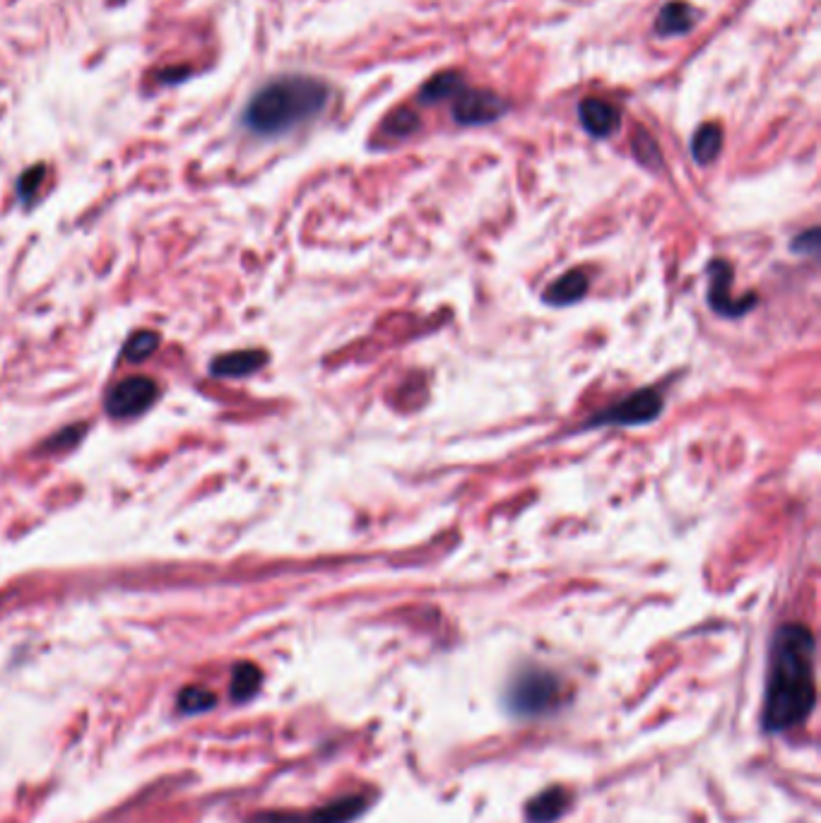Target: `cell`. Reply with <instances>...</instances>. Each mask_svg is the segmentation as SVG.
<instances>
[{"instance_id":"23","label":"cell","mask_w":821,"mask_h":823,"mask_svg":"<svg viewBox=\"0 0 821 823\" xmlns=\"http://www.w3.org/2000/svg\"><path fill=\"white\" fill-rule=\"evenodd\" d=\"M44 174H46L44 167H34V169H29L25 176H22V179H20V195H22V198L29 200L34 193L39 191Z\"/></svg>"},{"instance_id":"22","label":"cell","mask_w":821,"mask_h":823,"mask_svg":"<svg viewBox=\"0 0 821 823\" xmlns=\"http://www.w3.org/2000/svg\"><path fill=\"white\" fill-rule=\"evenodd\" d=\"M793 251L802 253V256H817L819 253V229H809V232L795 236Z\"/></svg>"},{"instance_id":"1","label":"cell","mask_w":821,"mask_h":823,"mask_svg":"<svg viewBox=\"0 0 821 823\" xmlns=\"http://www.w3.org/2000/svg\"><path fill=\"white\" fill-rule=\"evenodd\" d=\"M817 641L805 624H785L771 643L761 725L781 734L802 725L817 706Z\"/></svg>"},{"instance_id":"20","label":"cell","mask_w":821,"mask_h":823,"mask_svg":"<svg viewBox=\"0 0 821 823\" xmlns=\"http://www.w3.org/2000/svg\"><path fill=\"white\" fill-rule=\"evenodd\" d=\"M634 152L636 157L641 159V164H646V167L660 169V164H663L658 145H655V140L648 133H643V130L634 138Z\"/></svg>"},{"instance_id":"4","label":"cell","mask_w":821,"mask_h":823,"mask_svg":"<svg viewBox=\"0 0 821 823\" xmlns=\"http://www.w3.org/2000/svg\"><path fill=\"white\" fill-rule=\"evenodd\" d=\"M663 395L658 390L643 388L636 390L634 395L624 398L617 405L607 407L600 414H595L593 419H588L586 429H598V426H641V424H651L660 417L663 412Z\"/></svg>"},{"instance_id":"7","label":"cell","mask_w":821,"mask_h":823,"mask_svg":"<svg viewBox=\"0 0 821 823\" xmlns=\"http://www.w3.org/2000/svg\"><path fill=\"white\" fill-rule=\"evenodd\" d=\"M509 111V104L499 94L487 90H463L453 104V118L460 126H484L499 121Z\"/></svg>"},{"instance_id":"18","label":"cell","mask_w":821,"mask_h":823,"mask_svg":"<svg viewBox=\"0 0 821 823\" xmlns=\"http://www.w3.org/2000/svg\"><path fill=\"white\" fill-rule=\"evenodd\" d=\"M419 128V118L410 109H395L383 121V133L393 138H407Z\"/></svg>"},{"instance_id":"6","label":"cell","mask_w":821,"mask_h":823,"mask_svg":"<svg viewBox=\"0 0 821 823\" xmlns=\"http://www.w3.org/2000/svg\"><path fill=\"white\" fill-rule=\"evenodd\" d=\"M157 400V386L155 381L145 376H135L126 378L118 386L111 388V393L106 395V412L111 417H138L140 412H145L152 402Z\"/></svg>"},{"instance_id":"21","label":"cell","mask_w":821,"mask_h":823,"mask_svg":"<svg viewBox=\"0 0 821 823\" xmlns=\"http://www.w3.org/2000/svg\"><path fill=\"white\" fill-rule=\"evenodd\" d=\"M246 823H306V814H299V811H261V814H253Z\"/></svg>"},{"instance_id":"5","label":"cell","mask_w":821,"mask_h":823,"mask_svg":"<svg viewBox=\"0 0 821 823\" xmlns=\"http://www.w3.org/2000/svg\"><path fill=\"white\" fill-rule=\"evenodd\" d=\"M732 287V268L725 260H713L708 265V304L711 309L725 318H737L749 313L756 306V296L749 294L747 299H735L730 294Z\"/></svg>"},{"instance_id":"8","label":"cell","mask_w":821,"mask_h":823,"mask_svg":"<svg viewBox=\"0 0 821 823\" xmlns=\"http://www.w3.org/2000/svg\"><path fill=\"white\" fill-rule=\"evenodd\" d=\"M578 121H581L583 130L593 138H610L622 126V116H619L617 106L600 97H588L578 104Z\"/></svg>"},{"instance_id":"13","label":"cell","mask_w":821,"mask_h":823,"mask_svg":"<svg viewBox=\"0 0 821 823\" xmlns=\"http://www.w3.org/2000/svg\"><path fill=\"white\" fill-rule=\"evenodd\" d=\"M588 292V277L583 270H571L561 275L545 292V301L552 306H571Z\"/></svg>"},{"instance_id":"12","label":"cell","mask_w":821,"mask_h":823,"mask_svg":"<svg viewBox=\"0 0 821 823\" xmlns=\"http://www.w3.org/2000/svg\"><path fill=\"white\" fill-rule=\"evenodd\" d=\"M696 22H699V13L689 3L670 0V3H665L660 8L658 17H655V34H660V37H679V34L691 32Z\"/></svg>"},{"instance_id":"11","label":"cell","mask_w":821,"mask_h":823,"mask_svg":"<svg viewBox=\"0 0 821 823\" xmlns=\"http://www.w3.org/2000/svg\"><path fill=\"white\" fill-rule=\"evenodd\" d=\"M369 807L364 795H345L306 814V823H352Z\"/></svg>"},{"instance_id":"16","label":"cell","mask_w":821,"mask_h":823,"mask_svg":"<svg viewBox=\"0 0 821 823\" xmlns=\"http://www.w3.org/2000/svg\"><path fill=\"white\" fill-rule=\"evenodd\" d=\"M720 147H723V130L718 123H704L696 128L694 138H691V155L696 162L711 164L720 155Z\"/></svg>"},{"instance_id":"10","label":"cell","mask_w":821,"mask_h":823,"mask_svg":"<svg viewBox=\"0 0 821 823\" xmlns=\"http://www.w3.org/2000/svg\"><path fill=\"white\" fill-rule=\"evenodd\" d=\"M268 364V354L261 352V349H241V352H229L217 357L210 364L212 376L220 378H241V376H251L258 369Z\"/></svg>"},{"instance_id":"19","label":"cell","mask_w":821,"mask_h":823,"mask_svg":"<svg viewBox=\"0 0 821 823\" xmlns=\"http://www.w3.org/2000/svg\"><path fill=\"white\" fill-rule=\"evenodd\" d=\"M159 345V335L150 333V330H143V333H135L126 345V359L128 361H143L155 352Z\"/></svg>"},{"instance_id":"15","label":"cell","mask_w":821,"mask_h":823,"mask_svg":"<svg viewBox=\"0 0 821 823\" xmlns=\"http://www.w3.org/2000/svg\"><path fill=\"white\" fill-rule=\"evenodd\" d=\"M263 672L253 662H239L232 669V684H229V696L234 703H246L261 691Z\"/></svg>"},{"instance_id":"2","label":"cell","mask_w":821,"mask_h":823,"mask_svg":"<svg viewBox=\"0 0 821 823\" xmlns=\"http://www.w3.org/2000/svg\"><path fill=\"white\" fill-rule=\"evenodd\" d=\"M328 99L326 82L309 75H287L253 94L244 111V123L261 138H277L316 118L326 109Z\"/></svg>"},{"instance_id":"9","label":"cell","mask_w":821,"mask_h":823,"mask_svg":"<svg viewBox=\"0 0 821 823\" xmlns=\"http://www.w3.org/2000/svg\"><path fill=\"white\" fill-rule=\"evenodd\" d=\"M571 807V792L561 785L542 790L525 804V821L528 823H554Z\"/></svg>"},{"instance_id":"14","label":"cell","mask_w":821,"mask_h":823,"mask_svg":"<svg viewBox=\"0 0 821 823\" xmlns=\"http://www.w3.org/2000/svg\"><path fill=\"white\" fill-rule=\"evenodd\" d=\"M463 90H465L463 75L453 73V70H444V73L434 75V78L424 82V87L419 90L417 99H419V104H436V102H446V99L458 97Z\"/></svg>"},{"instance_id":"3","label":"cell","mask_w":821,"mask_h":823,"mask_svg":"<svg viewBox=\"0 0 821 823\" xmlns=\"http://www.w3.org/2000/svg\"><path fill=\"white\" fill-rule=\"evenodd\" d=\"M564 701V684L554 672L528 667L511 679L506 689V708L518 718H540L554 713Z\"/></svg>"},{"instance_id":"17","label":"cell","mask_w":821,"mask_h":823,"mask_svg":"<svg viewBox=\"0 0 821 823\" xmlns=\"http://www.w3.org/2000/svg\"><path fill=\"white\" fill-rule=\"evenodd\" d=\"M217 706V696L212 694L205 686H183L179 701H176V708H179L181 715H200L208 713Z\"/></svg>"}]
</instances>
